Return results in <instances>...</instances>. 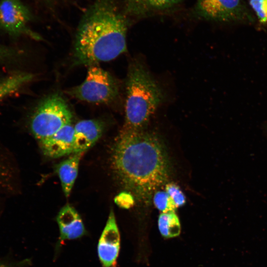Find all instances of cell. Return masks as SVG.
Segmentation results:
<instances>
[{"mask_svg":"<svg viewBox=\"0 0 267 267\" xmlns=\"http://www.w3.org/2000/svg\"><path fill=\"white\" fill-rule=\"evenodd\" d=\"M119 182L138 200L148 202L170 177L168 160L158 139L151 134L122 130L111 154Z\"/></svg>","mask_w":267,"mask_h":267,"instance_id":"obj_1","label":"cell"},{"mask_svg":"<svg viewBox=\"0 0 267 267\" xmlns=\"http://www.w3.org/2000/svg\"><path fill=\"white\" fill-rule=\"evenodd\" d=\"M127 23L114 0H94L86 10L75 37L74 65L91 66L127 50Z\"/></svg>","mask_w":267,"mask_h":267,"instance_id":"obj_2","label":"cell"},{"mask_svg":"<svg viewBox=\"0 0 267 267\" xmlns=\"http://www.w3.org/2000/svg\"><path fill=\"white\" fill-rule=\"evenodd\" d=\"M125 121L122 130L142 131L164 100V92L144 65L135 60L126 80Z\"/></svg>","mask_w":267,"mask_h":267,"instance_id":"obj_3","label":"cell"},{"mask_svg":"<svg viewBox=\"0 0 267 267\" xmlns=\"http://www.w3.org/2000/svg\"><path fill=\"white\" fill-rule=\"evenodd\" d=\"M72 112L59 94L48 95L36 107L30 120V129L39 142L51 136L64 126L71 124Z\"/></svg>","mask_w":267,"mask_h":267,"instance_id":"obj_4","label":"cell"},{"mask_svg":"<svg viewBox=\"0 0 267 267\" xmlns=\"http://www.w3.org/2000/svg\"><path fill=\"white\" fill-rule=\"evenodd\" d=\"M119 86L117 80L97 65L89 66L86 78L80 85L66 90L77 99L92 103H109L118 96Z\"/></svg>","mask_w":267,"mask_h":267,"instance_id":"obj_5","label":"cell"},{"mask_svg":"<svg viewBox=\"0 0 267 267\" xmlns=\"http://www.w3.org/2000/svg\"><path fill=\"white\" fill-rule=\"evenodd\" d=\"M32 18L29 8L21 0H0V29L10 36H28L40 39L29 27Z\"/></svg>","mask_w":267,"mask_h":267,"instance_id":"obj_6","label":"cell"},{"mask_svg":"<svg viewBox=\"0 0 267 267\" xmlns=\"http://www.w3.org/2000/svg\"><path fill=\"white\" fill-rule=\"evenodd\" d=\"M197 9L201 16L211 20L229 21L248 17L241 0H198Z\"/></svg>","mask_w":267,"mask_h":267,"instance_id":"obj_7","label":"cell"},{"mask_svg":"<svg viewBox=\"0 0 267 267\" xmlns=\"http://www.w3.org/2000/svg\"><path fill=\"white\" fill-rule=\"evenodd\" d=\"M120 236L114 213L111 209L97 245L99 259L104 267H114L119 254Z\"/></svg>","mask_w":267,"mask_h":267,"instance_id":"obj_8","label":"cell"},{"mask_svg":"<svg viewBox=\"0 0 267 267\" xmlns=\"http://www.w3.org/2000/svg\"><path fill=\"white\" fill-rule=\"evenodd\" d=\"M44 154L57 158L73 153L74 128L68 124L51 136L40 142Z\"/></svg>","mask_w":267,"mask_h":267,"instance_id":"obj_9","label":"cell"},{"mask_svg":"<svg viewBox=\"0 0 267 267\" xmlns=\"http://www.w3.org/2000/svg\"><path fill=\"white\" fill-rule=\"evenodd\" d=\"M73 153H84L99 139L104 130V123L99 120L80 121L74 126Z\"/></svg>","mask_w":267,"mask_h":267,"instance_id":"obj_10","label":"cell"},{"mask_svg":"<svg viewBox=\"0 0 267 267\" xmlns=\"http://www.w3.org/2000/svg\"><path fill=\"white\" fill-rule=\"evenodd\" d=\"M59 231V241L75 239L84 235L86 230L82 219L76 210L69 204L64 206L56 218Z\"/></svg>","mask_w":267,"mask_h":267,"instance_id":"obj_11","label":"cell"},{"mask_svg":"<svg viewBox=\"0 0 267 267\" xmlns=\"http://www.w3.org/2000/svg\"><path fill=\"white\" fill-rule=\"evenodd\" d=\"M84 153H75L59 163L56 171L66 197L69 196L78 175L80 159Z\"/></svg>","mask_w":267,"mask_h":267,"instance_id":"obj_12","label":"cell"},{"mask_svg":"<svg viewBox=\"0 0 267 267\" xmlns=\"http://www.w3.org/2000/svg\"><path fill=\"white\" fill-rule=\"evenodd\" d=\"M15 170L7 156L0 151V204L14 192Z\"/></svg>","mask_w":267,"mask_h":267,"instance_id":"obj_13","label":"cell"},{"mask_svg":"<svg viewBox=\"0 0 267 267\" xmlns=\"http://www.w3.org/2000/svg\"><path fill=\"white\" fill-rule=\"evenodd\" d=\"M180 0H126V9L130 14H139L169 8Z\"/></svg>","mask_w":267,"mask_h":267,"instance_id":"obj_14","label":"cell"},{"mask_svg":"<svg viewBox=\"0 0 267 267\" xmlns=\"http://www.w3.org/2000/svg\"><path fill=\"white\" fill-rule=\"evenodd\" d=\"M33 78L31 73L22 72L4 78L0 83V101L17 91Z\"/></svg>","mask_w":267,"mask_h":267,"instance_id":"obj_15","label":"cell"},{"mask_svg":"<svg viewBox=\"0 0 267 267\" xmlns=\"http://www.w3.org/2000/svg\"><path fill=\"white\" fill-rule=\"evenodd\" d=\"M158 225L161 235L165 238L176 237L180 232L179 220L175 212L160 214Z\"/></svg>","mask_w":267,"mask_h":267,"instance_id":"obj_16","label":"cell"},{"mask_svg":"<svg viewBox=\"0 0 267 267\" xmlns=\"http://www.w3.org/2000/svg\"><path fill=\"white\" fill-rule=\"evenodd\" d=\"M153 196L154 205L162 213L175 212L177 208L174 202L165 190H158Z\"/></svg>","mask_w":267,"mask_h":267,"instance_id":"obj_17","label":"cell"},{"mask_svg":"<svg viewBox=\"0 0 267 267\" xmlns=\"http://www.w3.org/2000/svg\"><path fill=\"white\" fill-rule=\"evenodd\" d=\"M165 189L177 208L185 204L186 202L185 196L177 184L173 183H167L165 185Z\"/></svg>","mask_w":267,"mask_h":267,"instance_id":"obj_18","label":"cell"},{"mask_svg":"<svg viewBox=\"0 0 267 267\" xmlns=\"http://www.w3.org/2000/svg\"><path fill=\"white\" fill-rule=\"evenodd\" d=\"M250 4L262 23L267 22V0H250Z\"/></svg>","mask_w":267,"mask_h":267,"instance_id":"obj_19","label":"cell"},{"mask_svg":"<svg viewBox=\"0 0 267 267\" xmlns=\"http://www.w3.org/2000/svg\"><path fill=\"white\" fill-rule=\"evenodd\" d=\"M20 53L16 49L0 44V62L11 63L17 61Z\"/></svg>","mask_w":267,"mask_h":267,"instance_id":"obj_20","label":"cell"},{"mask_svg":"<svg viewBox=\"0 0 267 267\" xmlns=\"http://www.w3.org/2000/svg\"><path fill=\"white\" fill-rule=\"evenodd\" d=\"M115 203L120 207L129 209L133 207L134 200V196L129 192H122L114 198Z\"/></svg>","mask_w":267,"mask_h":267,"instance_id":"obj_21","label":"cell"},{"mask_svg":"<svg viewBox=\"0 0 267 267\" xmlns=\"http://www.w3.org/2000/svg\"><path fill=\"white\" fill-rule=\"evenodd\" d=\"M49 7L56 6L57 4L61 3L65 0H40Z\"/></svg>","mask_w":267,"mask_h":267,"instance_id":"obj_22","label":"cell"},{"mask_svg":"<svg viewBox=\"0 0 267 267\" xmlns=\"http://www.w3.org/2000/svg\"><path fill=\"white\" fill-rule=\"evenodd\" d=\"M4 78L0 77V83L3 80Z\"/></svg>","mask_w":267,"mask_h":267,"instance_id":"obj_23","label":"cell"},{"mask_svg":"<svg viewBox=\"0 0 267 267\" xmlns=\"http://www.w3.org/2000/svg\"><path fill=\"white\" fill-rule=\"evenodd\" d=\"M0 267H4V266H0Z\"/></svg>","mask_w":267,"mask_h":267,"instance_id":"obj_24","label":"cell"}]
</instances>
